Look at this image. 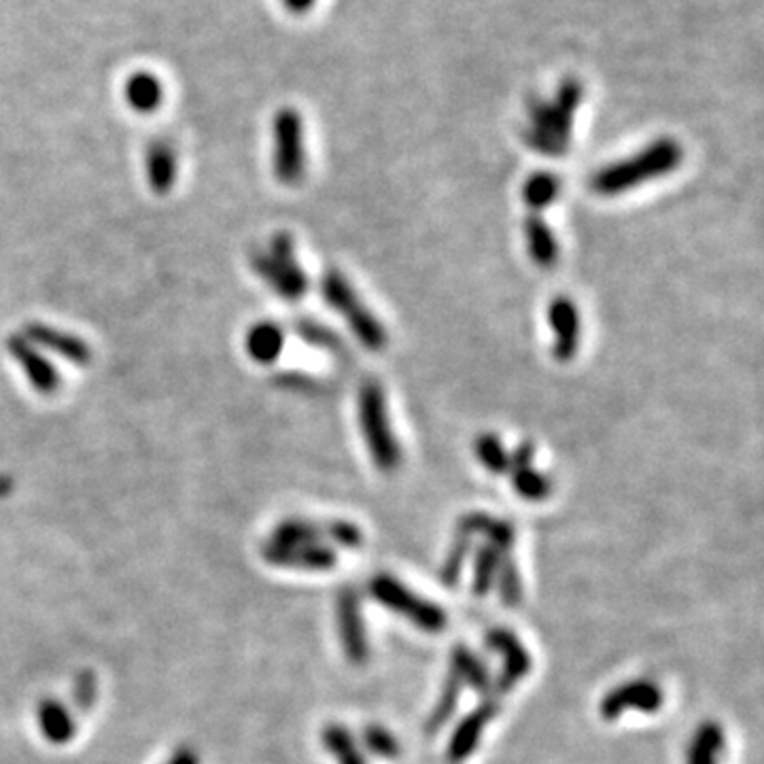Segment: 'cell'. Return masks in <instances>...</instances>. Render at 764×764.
Masks as SVG:
<instances>
[{
  "label": "cell",
  "instance_id": "12",
  "mask_svg": "<svg viewBox=\"0 0 764 764\" xmlns=\"http://www.w3.org/2000/svg\"><path fill=\"white\" fill-rule=\"evenodd\" d=\"M337 633L342 639V648L346 658L353 665H365L370 658V644H368V633L365 623L361 614L360 595L351 588L342 590L337 595L336 604Z\"/></svg>",
  "mask_w": 764,
  "mask_h": 764
},
{
  "label": "cell",
  "instance_id": "19",
  "mask_svg": "<svg viewBox=\"0 0 764 764\" xmlns=\"http://www.w3.org/2000/svg\"><path fill=\"white\" fill-rule=\"evenodd\" d=\"M522 232H525V245H527L531 262L541 271L555 268L559 262L561 248H559V241L552 227L546 224L541 213L531 210L522 224Z\"/></svg>",
  "mask_w": 764,
  "mask_h": 764
},
{
  "label": "cell",
  "instance_id": "2",
  "mask_svg": "<svg viewBox=\"0 0 764 764\" xmlns=\"http://www.w3.org/2000/svg\"><path fill=\"white\" fill-rule=\"evenodd\" d=\"M682 161L684 149L675 138H656L648 147L639 149L635 156L604 166L590 179V189L604 198L623 196L644 183L672 175Z\"/></svg>",
  "mask_w": 764,
  "mask_h": 764
},
{
  "label": "cell",
  "instance_id": "26",
  "mask_svg": "<svg viewBox=\"0 0 764 764\" xmlns=\"http://www.w3.org/2000/svg\"><path fill=\"white\" fill-rule=\"evenodd\" d=\"M501 550L491 543H482L473 552L472 590L476 597H487L497 580V569L501 561Z\"/></svg>",
  "mask_w": 764,
  "mask_h": 764
},
{
  "label": "cell",
  "instance_id": "33",
  "mask_svg": "<svg viewBox=\"0 0 764 764\" xmlns=\"http://www.w3.org/2000/svg\"><path fill=\"white\" fill-rule=\"evenodd\" d=\"M363 745L368 747L370 754L384 761H395L402 754L400 739L381 724H368L363 728Z\"/></svg>",
  "mask_w": 764,
  "mask_h": 764
},
{
  "label": "cell",
  "instance_id": "4",
  "mask_svg": "<svg viewBox=\"0 0 764 764\" xmlns=\"http://www.w3.org/2000/svg\"><path fill=\"white\" fill-rule=\"evenodd\" d=\"M321 295L330 304V308L346 321L349 330L360 340L363 349L379 353L389 344L386 330L382 327L379 316L365 306V302L342 272L327 271L323 274Z\"/></svg>",
  "mask_w": 764,
  "mask_h": 764
},
{
  "label": "cell",
  "instance_id": "11",
  "mask_svg": "<svg viewBox=\"0 0 764 764\" xmlns=\"http://www.w3.org/2000/svg\"><path fill=\"white\" fill-rule=\"evenodd\" d=\"M548 325L552 332V355L561 363H569L578 355L582 342V316L574 300L559 295L550 302Z\"/></svg>",
  "mask_w": 764,
  "mask_h": 764
},
{
  "label": "cell",
  "instance_id": "9",
  "mask_svg": "<svg viewBox=\"0 0 764 764\" xmlns=\"http://www.w3.org/2000/svg\"><path fill=\"white\" fill-rule=\"evenodd\" d=\"M487 648L501 654L503 667L494 682L493 693L497 697L510 693L517 688L518 682H522L533 669V658L527 650V646L518 639L512 630L497 627L487 633Z\"/></svg>",
  "mask_w": 764,
  "mask_h": 764
},
{
  "label": "cell",
  "instance_id": "29",
  "mask_svg": "<svg viewBox=\"0 0 764 764\" xmlns=\"http://www.w3.org/2000/svg\"><path fill=\"white\" fill-rule=\"evenodd\" d=\"M476 457L482 463V468L487 472L494 473V476H508L510 470V452L503 447V442L493 435V433H482L476 444Z\"/></svg>",
  "mask_w": 764,
  "mask_h": 764
},
{
  "label": "cell",
  "instance_id": "8",
  "mask_svg": "<svg viewBox=\"0 0 764 764\" xmlns=\"http://www.w3.org/2000/svg\"><path fill=\"white\" fill-rule=\"evenodd\" d=\"M272 541L276 543H337L342 548H360L363 543V531L355 522L349 520H302L292 518L283 520L276 529Z\"/></svg>",
  "mask_w": 764,
  "mask_h": 764
},
{
  "label": "cell",
  "instance_id": "1",
  "mask_svg": "<svg viewBox=\"0 0 764 764\" xmlns=\"http://www.w3.org/2000/svg\"><path fill=\"white\" fill-rule=\"evenodd\" d=\"M585 100V86L567 77L550 100H538L529 109L525 143L540 156L562 158L569 151L576 112Z\"/></svg>",
  "mask_w": 764,
  "mask_h": 764
},
{
  "label": "cell",
  "instance_id": "21",
  "mask_svg": "<svg viewBox=\"0 0 764 764\" xmlns=\"http://www.w3.org/2000/svg\"><path fill=\"white\" fill-rule=\"evenodd\" d=\"M124 96L126 102L133 111L140 112V115H149V112L158 111L164 102V86L159 81L158 75L151 70H136L124 88Z\"/></svg>",
  "mask_w": 764,
  "mask_h": 764
},
{
  "label": "cell",
  "instance_id": "32",
  "mask_svg": "<svg viewBox=\"0 0 764 764\" xmlns=\"http://www.w3.org/2000/svg\"><path fill=\"white\" fill-rule=\"evenodd\" d=\"M470 550H472V538L463 536V533H457V538H454L452 546H450L449 555L444 559V565L440 569V580H442V585L447 586V588H454V586L459 585L463 567H466V561L470 557Z\"/></svg>",
  "mask_w": 764,
  "mask_h": 764
},
{
  "label": "cell",
  "instance_id": "10",
  "mask_svg": "<svg viewBox=\"0 0 764 764\" xmlns=\"http://www.w3.org/2000/svg\"><path fill=\"white\" fill-rule=\"evenodd\" d=\"M665 697L660 686L653 679H635L616 686L609 690L606 697L599 703L601 718L606 722H616L625 716L627 709H637L644 714H654L663 707Z\"/></svg>",
  "mask_w": 764,
  "mask_h": 764
},
{
  "label": "cell",
  "instance_id": "17",
  "mask_svg": "<svg viewBox=\"0 0 764 764\" xmlns=\"http://www.w3.org/2000/svg\"><path fill=\"white\" fill-rule=\"evenodd\" d=\"M23 336L28 337L35 346H39L41 351H49L62 360L70 361L72 365L86 368L91 363V346L81 340L79 336H72L65 330L51 327L46 323H30L26 325Z\"/></svg>",
  "mask_w": 764,
  "mask_h": 764
},
{
  "label": "cell",
  "instance_id": "25",
  "mask_svg": "<svg viewBox=\"0 0 764 764\" xmlns=\"http://www.w3.org/2000/svg\"><path fill=\"white\" fill-rule=\"evenodd\" d=\"M463 688H466L463 677L457 674L454 669H449V677H447V682L442 686V693H440V697L435 701V705H433V709L429 714L428 724H425L428 735H435L452 718Z\"/></svg>",
  "mask_w": 764,
  "mask_h": 764
},
{
  "label": "cell",
  "instance_id": "24",
  "mask_svg": "<svg viewBox=\"0 0 764 764\" xmlns=\"http://www.w3.org/2000/svg\"><path fill=\"white\" fill-rule=\"evenodd\" d=\"M285 346V332L281 330V325L264 321L257 323L248 330L247 334V353L251 360L268 365L272 361L281 355Z\"/></svg>",
  "mask_w": 764,
  "mask_h": 764
},
{
  "label": "cell",
  "instance_id": "20",
  "mask_svg": "<svg viewBox=\"0 0 764 764\" xmlns=\"http://www.w3.org/2000/svg\"><path fill=\"white\" fill-rule=\"evenodd\" d=\"M457 533L463 536H482L487 543L494 546L501 552H512L515 546V527L508 520L484 515V512H470L461 517L457 525Z\"/></svg>",
  "mask_w": 764,
  "mask_h": 764
},
{
  "label": "cell",
  "instance_id": "18",
  "mask_svg": "<svg viewBox=\"0 0 764 764\" xmlns=\"http://www.w3.org/2000/svg\"><path fill=\"white\" fill-rule=\"evenodd\" d=\"M145 175L154 194L166 196L173 192L179 175V159L170 140L156 138L149 143L145 154Z\"/></svg>",
  "mask_w": 764,
  "mask_h": 764
},
{
  "label": "cell",
  "instance_id": "15",
  "mask_svg": "<svg viewBox=\"0 0 764 764\" xmlns=\"http://www.w3.org/2000/svg\"><path fill=\"white\" fill-rule=\"evenodd\" d=\"M533 459H536V447L531 442L518 444L517 449L510 452L508 476L520 499L538 503L552 493V480L546 473L536 470Z\"/></svg>",
  "mask_w": 764,
  "mask_h": 764
},
{
  "label": "cell",
  "instance_id": "3",
  "mask_svg": "<svg viewBox=\"0 0 764 764\" xmlns=\"http://www.w3.org/2000/svg\"><path fill=\"white\" fill-rule=\"evenodd\" d=\"M360 429L376 470L395 472L402 466V447L393 431L381 382H363L360 391Z\"/></svg>",
  "mask_w": 764,
  "mask_h": 764
},
{
  "label": "cell",
  "instance_id": "27",
  "mask_svg": "<svg viewBox=\"0 0 764 764\" xmlns=\"http://www.w3.org/2000/svg\"><path fill=\"white\" fill-rule=\"evenodd\" d=\"M561 196V180L550 173H536L522 185V203L529 210L541 213Z\"/></svg>",
  "mask_w": 764,
  "mask_h": 764
},
{
  "label": "cell",
  "instance_id": "13",
  "mask_svg": "<svg viewBox=\"0 0 764 764\" xmlns=\"http://www.w3.org/2000/svg\"><path fill=\"white\" fill-rule=\"evenodd\" d=\"M7 351L13 357V361L22 368L26 381L30 382V386L41 393V395H53L60 386V374L56 370V365L47 360L43 351L39 346H35L28 337L11 336L7 340Z\"/></svg>",
  "mask_w": 764,
  "mask_h": 764
},
{
  "label": "cell",
  "instance_id": "31",
  "mask_svg": "<svg viewBox=\"0 0 764 764\" xmlns=\"http://www.w3.org/2000/svg\"><path fill=\"white\" fill-rule=\"evenodd\" d=\"M494 582H497V588H499V597H501L503 606H520V601H522V580H520V571H518L517 561H515L512 552H503L501 555Z\"/></svg>",
  "mask_w": 764,
  "mask_h": 764
},
{
  "label": "cell",
  "instance_id": "22",
  "mask_svg": "<svg viewBox=\"0 0 764 764\" xmlns=\"http://www.w3.org/2000/svg\"><path fill=\"white\" fill-rule=\"evenodd\" d=\"M724 728L716 719H705L688 743L686 764H719L724 754Z\"/></svg>",
  "mask_w": 764,
  "mask_h": 764
},
{
  "label": "cell",
  "instance_id": "14",
  "mask_svg": "<svg viewBox=\"0 0 764 764\" xmlns=\"http://www.w3.org/2000/svg\"><path fill=\"white\" fill-rule=\"evenodd\" d=\"M497 714H499V697L491 695V697H484L473 712L459 722V726L450 735L449 750H447L450 764L466 763L472 756L478 743L482 739L487 724L493 722Z\"/></svg>",
  "mask_w": 764,
  "mask_h": 764
},
{
  "label": "cell",
  "instance_id": "16",
  "mask_svg": "<svg viewBox=\"0 0 764 764\" xmlns=\"http://www.w3.org/2000/svg\"><path fill=\"white\" fill-rule=\"evenodd\" d=\"M266 559L293 569H313V571H327L336 567V550L327 543H276L271 541L264 550Z\"/></svg>",
  "mask_w": 764,
  "mask_h": 764
},
{
  "label": "cell",
  "instance_id": "34",
  "mask_svg": "<svg viewBox=\"0 0 764 764\" xmlns=\"http://www.w3.org/2000/svg\"><path fill=\"white\" fill-rule=\"evenodd\" d=\"M281 2L293 16H304V13L313 11V7L316 4V0H281Z\"/></svg>",
  "mask_w": 764,
  "mask_h": 764
},
{
  "label": "cell",
  "instance_id": "30",
  "mask_svg": "<svg viewBox=\"0 0 764 764\" xmlns=\"http://www.w3.org/2000/svg\"><path fill=\"white\" fill-rule=\"evenodd\" d=\"M293 332L297 334L302 342L315 346L319 351H325V353H332V355H340L344 351L342 340L330 327L316 323L313 319H297L295 325H293Z\"/></svg>",
  "mask_w": 764,
  "mask_h": 764
},
{
  "label": "cell",
  "instance_id": "23",
  "mask_svg": "<svg viewBox=\"0 0 764 764\" xmlns=\"http://www.w3.org/2000/svg\"><path fill=\"white\" fill-rule=\"evenodd\" d=\"M450 669H454L457 674L461 675L466 686H470L482 697L494 695L493 679L489 674V667L468 646H461V644L454 646V650L450 654Z\"/></svg>",
  "mask_w": 764,
  "mask_h": 764
},
{
  "label": "cell",
  "instance_id": "28",
  "mask_svg": "<svg viewBox=\"0 0 764 764\" xmlns=\"http://www.w3.org/2000/svg\"><path fill=\"white\" fill-rule=\"evenodd\" d=\"M321 742L325 745V750L336 758L337 764H368L353 735L342 724H327L321 733Z\"/></svg>",
  "mask_w": 764,
  "mask_h": 764
},
{
  "label": "cell",
  "instance_id": "5",
  "mask_svg": "<svg viewBox=\"0 0 764 764\" xmlns=\"http://www.w3.org/2000/svg\"><path fill=\"white\" fill-rule=\"evenodd\" d=\"M251 266L271 290L285 300H300L308 292V276L297 262L290 234H276L268 251H253Z\"/></svg>",
  "mask_w": 764,
  "mask_h": 764
},
{
  "label": "cell",
  "instance_id": "6",
  "mask_svg": "<svg viewBox=\"0 0 764 764\" xmlns=\"http://www.w3.org/2000/svg\"><path fill=\"white\" fill-rule=\"evenodd\" d=\"M368 595L376 604L404 616L414 627L425 633H440L449 623L444 607L429 599H421L417 592H412L408 586L402 585L395 576H389V574L374 576L368 582Z\"/></svg>",
  "mask_w": 764,
  "mask_h": 764
},
{
  "label": "cell",
  "instance_id": "7",
  "mask_svg": "<svg viewBox=\"0 0 764 764\" xmlns=\"http://www.w3.org/2000/svg\"><path fill=\"white\" fill-rule=\"evenodd\" d=\"M304 119L297 109L283 107L272 121V170L283 185H297L306 175L308 156L304 140Z\"/></svg>",
  "mask_w": 764,
  "mask_h": 764
}]
</instances>
